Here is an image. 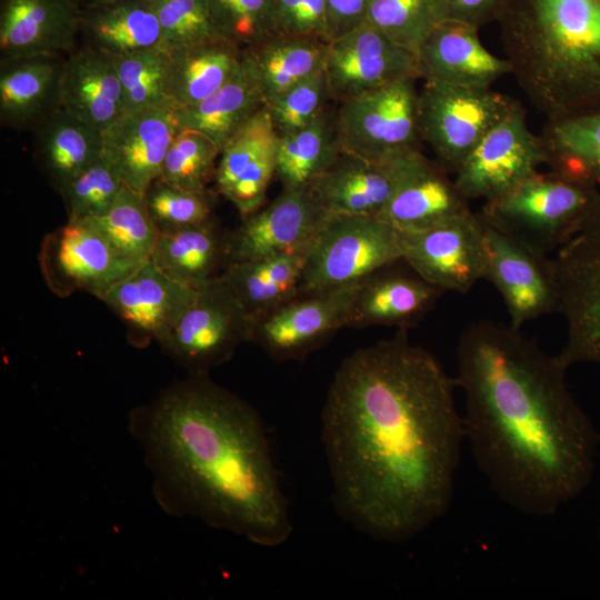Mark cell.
Wrapping results in <instances>:
<instances>
[{
  "instance_id": "obj_22",
  "label": "cell",
  "mask_w": 600,
  "mask_h": 600,
  "mask_svg": "<svg viewBox=\"0 0 600 600\" xmlns=\"http://www.w3.org/2000/svg\"><path fill=\"white\" fill-rule=\"evenodd\" d=\"M479 28L454 19L437 26L416 52L419 78L456 86L490 88L511 74L509 61L489 51Z\"/></svg>"
},
{
  "instance_id": "obj_15",
  "label": "cell",
  "mask_w": 600,
  "mask_h": 600,
  "mask_svg": "<svg viewBox=\"0 0 600 600\" xmlns=\"http://www.w3.org/2000/svg\"><path fill=\"white\" fill-rule=\"evenodd\" d=\"M359 284L297 296L257 319L251 341L278 361L306 358L348 328Z\"/></svg>"
},
{
  "instance_id": "obj_1",
  "label": "cell",
  "mask_w": 600,
  "mask_h": 600,
  "mask_svg": "<svg viewBox=\"0 0 600 600\" xmlns=\"http://www.w3.org/2000/svg\"><path fill=\"white\" fill-rule=\"evenodd\" d=\"M456 387L404 329L341 362L321 439L336 508L359 531L402 542L446 513L466 439Z\"/></svg>"
},
{
  "instance_id": "obj_28",
  "label": "cell",
  "mask_w": 600,
  "mask_h": 600,
  "mask_svg": "<svg viewBox=\"0 0 600 600\" xmlns=\"http://www.w3.org/2000/svg\"><path fill=\"white\" fill-rule=\"evenodd\" d=\"M229 236L216 219L159 231L150 260L169 277L199 290L230 264Z\"/></svg>"
},
{
  "instance_id": "obj_12",
  "label": "cell",
  "mask_w": 600,
  "mask_h": 600,
  "mask_svg": "<svg viewBox=\"0 0 600 600\" xmlns=\"http://www.w3.org/2000/svg\"><path fill=\"white\" fill-rule=\"evenodd\" d=\"M141 263L120 254L84 220L67 221L49 233L40 252L41 270L53 292L80 290L99 300Z\"/></svg>"
},
{
  "instance_id": "obj_18",
  "label": "cell",
  "mask_w": 600,
  "mask_h": 600,
  "mask_svg": "<svg viewBox=\"0 0 600 600\" xmlns=\"http://www.w3.org/2000/svg\"><path fill=\"white\" fill-rule=\"evenodd\" d=\"M420 151L409 149L380 159L342 151L307 188L328 213L378 217Z\"/></svg>"
},
{
  "instance_id": "obj_29",
  "label": "cell",
  "mask_w": 600,
  "mask_h": 600,
  "mask_svg": "<svg viewBox=\"0 0 600 600\" xmlns=\"http://www.w3.org/2000/svg\"><path fill=\"white\" fill-rule=\"evenodd\" d=\"M83 44L111 57L163 49L158 17L149 0H119L81 7Z\"/></svg>"
},
{
  "instance_id": "obj_38",
  "label": "cell",
  "mask_w": 600,
  "mask_h": 600,
  "mask_svg": "<svg viewBox=\"0 0 600 600\" xmlns=\"http://www.w3.org/2000/svg\"><path fill=\"white\" fill-rule=\"evenodd\" d=\"M447 19V0H371L366 22L416 54L431 31Z\"/></svg>"
},
{
  "instance_id": "obj_25",
  "label": "cell",
  "mask_w": 600,
  "mask_h": 600,
  "mask_svg": "<svg viewBox=\"0 0 600 600\" xmlns=\"http://www.w3.org/2000/svg\"><path fill=\"white\" fill-rule=\"evenodd\" d=\"M398 262L378 270L359 284L348 328L388 326L408 330L434 307L443 292L410 267L409 270L398 268Z\"/></svg>"
},
{
  "instance_id": "obj_27",
  "label": "cell",
  "mask_w": 600,
  "mask_h": 600,
  "mask_svg": "<svg viewBox=\"0 0 600 600\" xmlns=\"http://www.w3.org/2000/svg\"><path fill=\"white\" fill-rule=\"evenodd\" d=\"M62 54L2 58L0 120L13 129H34L60 108Z\"/></svg>"
},
{
  "instance_id": "obj_17",
  "label": "cell",
  "mask_w": 600,
  "mask_h": 600,
  "mask_svg": "<svg viewBox=\"0 0 600 600\" xmlns=\"http://www.w3.org/2000/svg\"><path fill=\"white\" fill-rule=\"evenodd\" d=\"M327 214L308 188L283 189L230 231V263L280 254L304 257Z\"/></svg>"
},
{
  "instance_id": "obj_36",
  "label": "cell",
  "mask_w": 600,
  "mask_h": 600,
  "mask_svg": "<svg viewBox=\"0 0 600 600\" xmlns=\"http://www.w3.org/2000/svg\"><path fill=\"white\" fill-rule=\"evenodd\" d=\"M341 152L337 113L327 109L312 123L279 136L276 177L283 189L307 188Z\"/></svg>"
},
{
  "instance_id": "obj_34",
  "label": "cell",
  "mask_w": 600,
  "mask_h": 600,
  "mask_svg": "<svg viewBox=\"0 0 600 600\" xmlns=\"http://www.w3.org/2000/svg\"><path fill=\"white\" fill-rule=\"evenodd\" d=\"M303 261L304 257L297 254L237 261L228 266L221 278L254 323L299 296Z\"/></svg>"
},
{
  "instance_id": "obj_42",
  "label": "cell",
  "mask_w": 600,
  "mask_h": 600,
  "mask_svg": "<svg viewBox=\"0 0 600 600\" xmlns=\"http://www.w3.org/2000/svg\"><path fill=\"white\" fill-rule=\"evenodd\" d=\"M147 210L158 231L201 224L213 218V199L208 190H187L160 179L143 193Z\"/></svg>"
},
{
  "instance_id": "obj_6",
  "label": "cell",
  "mask_w": 600,
  "mask_h": 600,
  "mask_svg": "<svg viewBox=\"0 0 600 600\" xmlns=\"http://www.w3.org/2000/svg\"><path fill=\"white\" fill-rule=\"evenodd\" d=\"M400 260V233L386 221L328 213L304 256L299 294L359 284Z\"/></svg>"
},
{
  "instance_id": "obj_43",
  "label": "cell",
  "mask_w": 600,
  "mask_h": 600,
  "mask_svg": "<svg viewBox=\"0 0 600 600\" xmlns=\"http://www.w3.org/2000/svg\"><path fill=\"white\" fill-rule=\"evenodd\" d=\"M222 39L246 50L273 34L274 0H207Z\"/></svg>"
},
{
  "instance_id": "obj_33",
  "label": "cell",
  "mask_w": 600,
  "mask_h": 600,
  "mask_svg": "<svg viewBox=\"0 0 600 600\" xmlns=\"http://www.w3.org/2000/svg\"><path fill=\"white\" fill-rule=\"evenodd\" d=\"M260 88L244 56L238 73L197 104L174 110L180 128L197 130L210 138L220 151L263 107Z\"/></svg>"
},
{
  "instance_id": "obj_4",
  "label": "cell",
  "mask_w": 600,
  "mask_h": 600,
  "mask_svg": "<svg viewBox=\"0 0 600 600\" xmlns=\"http://www.w3.org/2000/svg\"><path fill=\"white\" fill-rule=\"evenodd\" d=\"M497 21L511 74L547 120L600 111V0H507Z\"/></svg>"
},
{
  "instance_id": "obj_10",
  "label": "cell",
  "mask_w": 600,
  "mask_h": 600,
  "mask_svg": "<svg viewBox=\"0 0 600 600\" xmlns=\"http://www.w3.org/2000/svg\"><path fill=\"white\" fill-rule=\"evenodd\" d=\"M418 78H403L340 102L337 128L341 150L366 159L418 149Z\"/></svg>"
},
{
  "instance_id": "obj_26",
  "label": "cell",
  "mask_w": 600,
  "mask_h": 600,
  "mask_svg": "<svg viewBox=\"0 0 600 600\" xmlns=\"http://www.w3.org/2000/svg\"><path fill=\"white\" fill-rule=\"evenodd\" d=\"M60 108L102 132L124 112L113 57L82 46L64 58Z\"/></svg>"
},
{
  "instance_id": "obj_35",
  "label": "cell",
  "mask_w": 600,
  "mask_h": 600,
  "mask_svg": "<svg viewBox=\"0 0 600 600\" xmlns=\"http://www.w3.org/2000/svg\"><path fill=\"white\" fill-rule=\"evenodd\" d=\"M539 137L550 170L600 182V111L547 120Z\"/></svg>"
},
{
  "instance_id": "obj_5",
  "label": "cell",
  "mask_w": 600,
  "mask_h": 600,
  "mask_svg": "<svg viewBox=\"0 0 600 600\" xmlns=\"http://www.w3.org/2000/svg\"><path fill=\"white\" fill-rule=\"evenodd\" d=\"M600 200L598 184L539 170L502 196L484 201V222L529 248L549 254L586 223Z\"/></svg>"
},
{
  "instance_id": "obj_40",
  "label": "cell",
  "mask_w": 600,
  "mask_h": 600,
  "mask_svg": "<svg viewBox=\"0 0 600 600\" xmlns=\"http://www.w3.org/2000/svg\"><path fill=\"white\" fill-rule=\"evenodd\" d=\"M121 83L126 112L146 108H170L164 92L167 52L144 50L113 57Z\"/></svg>"
},
{
  "instance_id": "obj_8",
  "label": "cell",
  "mask_w": 600,
  "mask_h": 600,
  "mask_svg": "<svg viewBox=\"0 0 600 600\" xmlns=\"http://www.w3.org/2000/svg\"><path fill=\"white\" fill-rule=\"evenodd\" d=\"M553 259L567 329L557 356L568 368L583 362L600 366V200Z\"/></svg>"
},
{
  "instance_id": "obj_7",
  "label": "cell",
  "mask_w": 600,
  "mask_h": 600,
  "mask_svg": "<svg viewBox=\"0 0 600 600\" xmlns=\"http://www.w3.org/2000/svg\"><path fill=\"white\" fill-rule=\"evenodd\" d=\"M516 100L490 88L424 81L419 91L421 140L436 161L456 173L481 139L516 104Z\"/></svg>"
},
{
  "instance_id": "obj_39",
  "label": "cell",
  "mask_w": 600,
  "mask_h": 600,
  "mask_svg": "<svg viewBox=\"0 0 600 600\" xmlns=\"http://www.w3.org/2000/svg\"><path fill=\"white\" fill-rule=\"evenodd\" d=\"M220 152L206 134L180 128L167 151L158 179L187 190H208V183L216 178Z\"/></svg>"
},
{
  "instance_id": "obj_47",
  "label": "cell",
  "mask_w": 600,
  "mask_h": 600,
  "mask_svg": "<svg viewBox=\"0 0 600 600\" xmlns=\"http://www.w3.org/2000/svg\"><path fill=\"white\" fill-rule=\"evenodd\" d=\"M370 2L371 0H326L328 42L363 24Z\"/></svg>"
},
{
  "instance_id": "obj_44",
  "label": "cell",
  "mask_w": 600,
  "mask_h": 600,
  "mask_svg": "<svg viewBox=\"0 0 600 600\" xmlns=\"http://www.w3.org/2000/svg\"><path fill=\"white\" fill-rule=\"evenodd\" d=\"M149 1L160 23L163 50L222 39L213 24L207 0Z\"/></svg>"
},
{
  "instance_id": "obj_13",
  "label": "cell",
  "mask_w": 600,
  "mask_h": 600,
  "mask_svg": "<svg viewBox=\"0 0 600 600\" xmlns=\"http://www.w3.org/2000/svg\"><path fill=\"white\" fill-rule=\"evenodd\" d=\"M399 233L402 261L442 292L466 293L484 279V230L478 212L422 231Z\"/></svg>"
},
{
  "instance_id": "obj_3",
  "label": "cell",
  "mask_w": 600,
  "mask_h": 600,
  "mask_svg": "<svg viewBox=\"0 0 600 600\" xmlns=\"http://www.w3.org/2000/svg\"><path fill=\"white\" fill-rule=\"evenodd\" d=\"M159 506L174 517L274 548L292 532L258 412L214 383L189 374L130 413Z\"/></svg>"
},
{
  "instance_id": "obj_41",
  "label": "cell",
  "mask_w": 600,
  "mask_h": 600,
  "mask_svg": "<svg viewBox=\"0 0 600 600\" xmlns=\"http://www.w3.org/2000/svg\"><path fill=\"white\" fill-rule=\"evenodd\" d=\"M124 183L113 167L102 156L59 192L68 221H80L104 214L113 204Z\"/></svg>"
},
{
  "instance_id": "obj_24",
  "label": "cell",
  "mask_w": 600,
  "mask_h": 600,
  "mask_svg": "<svg viewBox=\"0 0 600 600\" xmlns=\"http://www.w3.org/2000/svg\"><path fill=\"white\" fill-rule=\"evenodd\" d=\"M470 211L449 172L420 151L378 218L399 232H417Z\"/></svg>"
},
{
  "instance_id": "obj_30",
  "label": "cell",
  "mask_w": 600,
  "mask_h": 600,
  "mask_svg": "<svg viewBox=\"0 0 600 600\" xmlns=\"http://www.w3.org/2000/svg\"><path fill=\"white\" fill-rule=\"evenodd\" d=\"M166 52L164 92L173 110L211 96L238 73L243 62V50L223 39Z\"/></svg>"
},
{
  "instance_id": "obj_16",
  "label": "cell",
  "mask_w": 600,
  "mask_h": 600,
  "mask_svg": "<svg viewBox=\"0 0 600 600\" xmlns=\"http://www.w3.org/2000/svg\"><path fill=\"white\" fill-rule=\"evenodd\" d=\"M331 100L342 102L403 78H419L416 54L364 22L327 43L323 64Z\"/></svg>"
},
{
  "instance_id": "obj_14",
  "label": "cell",
  "mask_w": 600,
  "mask_h": 600,
  "mask_svg": "<svg viewBox=\"0 0 600 600\" xmlns=\"http://www.w3.org/2000/svg\"><path fill=\"white\" fill-rule=\"evenodd\" d=\"M483 230L484 279L500 293L510 317V326L520 329L530 320L560 311V289L554 259L529 248L484 221Z\"/></svg>"
},
{
  "instance_id": "obj_9",
  "label": "cell",
  "mask_w": 600,
  "mask_h": 600,
  "mask_svg": "<svg viewBox=\"0 0 600 600\" xmlns=\"http://www.w3.org/2000/svg\"><path fill=\"white\" fill-rule=\"evenodd\" d=\"M252 329L253 319L220 277L198 290L160 347L188 374H209L251 341Z\"/></svg>"
},
{
  "instance_id": "obj_37",
  "label": "cell",
  "mask_w": 600,
  "mask_h": 600,
  "mask_svg": "<svg viewBox=\"0 0 600 600\" xmlns=\"http://www.w3.org/2000/svg\"><path fill=\"white\" fill-rule=\"evenodd\" d=\"M124 258L141 263L150 259L159 234L143 194L123 187L102 216L84 219Z\"/></svg>"
},
{
  "instance_id": "obj_45",
  "label": "cell",
  "mask_w": 600,
  "mask_h": 600,
  "mask_svg": "<svg viewBox=\"0 0 600 600\" xmlns=\"http://www.w3.org/2000/svg\"><path fill=\"white\" fill-rule=\"evenodd\" d=\"M331 99L323 71L294 84L267 104L278 134L301 129L317 120Z\"/></svg>"
},
{
  "instance_id": "obj_32",
  "label": "cell",
  "mask_w": 600,
  "mask_h": 600,
  "mask_svg": "<svg viewBox=\"0 0 600 600\" xmlns=\"http://www.w3.org/2000/svg\"><path fill=\"white\" fill-rule=\"evenodd\" d=\"M326 41L271 34L243 50L266 106L300 81L323 71Z\"/></svg>"
},
{
  "instance_id": "obj_2",
  "label": "cell",
  "mask_w": 600,
  "mask_h": 600,
  "mask_svg": "<svg viewBox=\"0 0 600 600\" xmlns=\"http://www.w3.org/2000/svg\"><path fill=\"white\" fill-rule=\"evenodd\" d=\"M567 369L511 326L474 322L458 340L466 439L491 489L527 514H554L594 471L599 437Z\"/></svg>"
},
{
  "instance_id": "obj_21",
  "label": "cell",
  "mask_w": 600,
  "mask_h": 600,
  "mask_svg": "<svg viewBox=\"0 0 600 600\" xmlns=\"http://www.w3.org/2000/svg\"><path fill=\"white\" fill-rule=\"evenodd\" d=\"M179 127L174 110L146 108L124 112L102 136V156L129 189L143 194L160 177Z\"/></svg>"
},
{
  "instance_id": "obj_46",
  "label": "cell",
  "mask_w": 600,
  "mask_h": 600,
  "mask_svg": "<svg viewBox=\"0 0 600 600\" xmlns=\"http://www.w3.org/2000/svg\"><path fill=\"white\" fill-rule=\"evenodd\" d=\"M274 34L307 37L328 42L326 0H299L289 19Z\"/></svg>"
},
{
  "instance_id": "obj_11",
  "label": "cell",
  "mask_w": 600,
  "mask_h": 600,
  "mask_svg": "<svg viewBox=\"0 0 600 600\" xmlns=\"http://www.w3.org/2000/svg\"><path fill=\"white\" fill-rule=\"evenodd\" d=\"M544 164L539 134L530 131L526 110L518 101L476 146L453 179L470 201L496 199Z\"/></svg>"
},
{
  "instance_id": "obj_49",
  "label": "cell",
  "mask_w": 600,
  "mask_h": 600,
  "mask_svg": "<svg viewBox=\"0 0 600 600\" xmlns=\"http://www.w3.org/2000/svg\"><path fill=\"white\" fill-rule=\"evenodd\" d=\"M78 3V0H76ZM83 4L81 7L97 4V3H104V2H112V1H119V0H81ZM79 4V3H78Z\"/></svg>"
},
{
  "instance_id": "obj_20",
  "label": "cell",
  "mask_w": 600,
  "mask_h": 600,
  "mask_svg": "<svg viewBox=\"0 0 600 600\" xmlns=\"http://www.w3.org/2000/svg\"><path fill=\"white\" fill-rule=\"evenodd\" d=\"M279 134L267 106L224 146L216 171V186L246 217L259 210L277 169Z\"/></svg>"
},
{
  "instance_id": "obj_23",
  "label": "cell",
  "mask_w": 600,
  "mask_h": 600,
  "mask_svg": "<svg viewBox=\"0 0 600 600\" xmlns=\"http://www.w3.org/2000/svg\"><path fill=\"white\" fill-rule=\"evenodd\" d=\"M80 9L76 0H2L1 59L72 52Z\"/></svg>"
},
{
  "instance_id": "obj_31",
  "label": "cell",
  "mask_w": 600,
  "mask_h": 600,
  "mask_svg": "<svg viewBox=\"0 0 600 600\" xmlns=\"http://www.w3.org/2000/svg\"><path fill=\"white\" fill-rule=\"evenodd\" d=\"M33 131L36 162L58 193L102 152L101 132L62 108Z\"/></svg>"
},
{
  "instance_id": "obj_19",
  "label": "cell",
  "mask_w": 600,
  "mask_h": 600,
  "mask_svg": "<svg viewBox=\"0 0 600 600\" xmlns=\"http://www.w3.org/2000/svg\"><path fill=\"white\" fill-rule=\"evenodd\" d=\"M198 289L174 280L150 259L112 287L101 299L127 326L136 346L166 339Z\"/></svg>"
},
{
  "instance_id": "obj_48",
  "label": "cell",
  "mask_w": 600,
  "mask_h": 600,
  "mask_svg": "<svg viewBox=\"0 0 600 600\" xmlns=\"http://www.w3.org/2000/svg\"><path fill=\"white\" fill-rule=\"evenodd\" d=\"M507 0H447L449 18L480 28L497 20Z\"/></svg>"
}]
</instances>
